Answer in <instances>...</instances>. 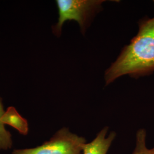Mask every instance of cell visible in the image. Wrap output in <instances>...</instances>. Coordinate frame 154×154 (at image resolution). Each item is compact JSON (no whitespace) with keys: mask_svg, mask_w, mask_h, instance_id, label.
<instances>
[{"mask_svg":"<svg viewBox=\"0 0 154 154\" xmlns=\"http://www.w3.org/2000/svg\"><path fill=\"white\" fill-rule=\"evenodd\" d=\"M86 142L85 138L63 127L42 145L32 149H15L12 154H81Z\"/></svg>","mask_w":154,"mask_h":154,"instance_id":"3957f363","label":"cell"},{"mask_svg":"<svg viewBox=\"0 0 154 154\" xmlns=\"http://www.w3.org/2000/svg\"><path fill=\"white\" fill-rule=\"evenodd\" d=\"M5 111L2 99L0 98V150L11 149L13 144L11 134L6 129L5 125L1 121V118Z\"/></svg>","mask_w":154,"mask_h":154,"instance_id":"8992f818","label":"cell"},{"mask_svg":"<svg viewBox=\"0 0 154 154\" xmlns=\"http://www.w3.org/2000/svg\"><path fill=\"white\" fill-rule=\"evenodd\" d=\"M102 0H57L58 9L57 23L52 26V31L57 37H60L62 28L67 21H75L78 23L81 33L85 34L95 15L102 10Z\"/></svg>","mask_w":154,"mask_h":154,"instance_id":"7a4b0ae2","label":"cell"},{"mask_svg":"<svg viewBox=\"0 0 154 154\" xmlns=\"http://www.w3.org/2000/svg\"><path fill=\"white\" fill-rule=\"evenodd\" d=\"M146 140V131L144 129L139 130L137 133L136 147L132 154H154V147L148 149Z\"/></svg>","mask_w":154,"mask_h":154,"instance_id":"52a82bcc","label":"cell"},{"mask_svg":"<svg viewBox=\"0 0 154 154\" xmlns=\"http://www.w3.org/2000/svg\"></svg>","mask_w":154,"mask_h":154,"instance_id":"ba28073f","label":"cell"},{"mask_svg":"<svg viewBox=\"0 0 154 154\" xmlns=\"http://www.w3.org/2000/svg\"><path fill=\"white\" fill-rule=\"evenodd\" d=\"M108 127H104L93 141L83 145L82 154H107L111 143L116 138V133L112 131L106 138Z\"/></svg>","mask_w":154,"mask_h":154,"instance_id":"277c9868","label":"cell"},{"mask_svg":"<svg viewBox=\"0 0 154 154\" xmlns=\"http://www.w3.org/2000/svg\"><path fill=\"white\" fill-rule=\"evenodd\" d=\"M4 125H8L14 127L23 135H26L29 131L28 121L23 118L13 107L7 109L1 118Z\"/></svg>","mask_w":154,"mask_h":154,"instance_id":"5b68a950","label":"cell"},{"mask_svg":"<svg viewBox=\"0 0 154 154\" xmlns=\"http://www.w3.org/2000/svg\"><path fill=\"white\" fill-rule=\"evenodd\" d=\"M138 26L137 34L105 72L106 85L123 75L138 78L154 73V17H144Z\"/></svg>","mask_w":154,"mask_h":154,"instance_id":"6da1fadb","label":"cell"}]
</instances>
